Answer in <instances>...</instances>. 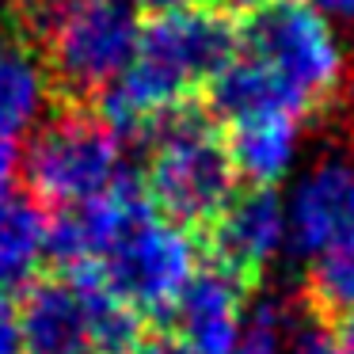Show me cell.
<instances>
[{
    "instance_id": "obj_12",
    "label": "cell",
    "mask_w": 354,
    "mask_h": 354,
    "mask_svg": "<svg viewBox=\"0 0 354 354\" xmlns=\"http://www.w3.org/2000/svg\"><path fill=\"white\" fill-rule=\"evenodd\" d=\"M297 118L270 115V118H248V122L221 126L229 156L236 164V176H244L252 187H270L286 176L297 145Z\"/></svg>"
},
{
    "instance_id": "obj_7",
    "label": "cell",
    "mask_w": 354,
    "mask_h": 354,
    "mask_svg": "<svg viewBox=\"0 0 354 354\" xmlns=\"http://www.w3.org/2000/svg\"><path fill=\"white\" fill-rule=\"evenodd\" d=\"M19 354H95L88 293L77 278L39 270L19 286Z\"/></svg>"
},
{
    "instance_id": "obj_6",
    "label": "cell",
    "mask_w": 354,
    "mask_h": 354,
    "mask_svg": "<svg viewBox=\"0 0 354 354\" xmlns=\"http://www.w3.org/2000/svg\"><path fill=\"white\" fill-rule=\"evenodd\" d=\"M282 236L286 214L274 187H248L198 232V259L244 293H255L282 248Z\"/></svg>"
},
{
    "instance_id": "obj_15",
    "label": "cell",
    "mask_w": 354,
    "mask_h": 354,
    "mask_svg": "<svg viewBox=\"0 0 354 354\" xmlns=\"http://www.w3.org/2000/svg\"><path fill=\"white\" fill-rule=\"evenodd\" d=\"M282 328H286L282 308L263 301V305H255L252 316L244 320L232 354H282Z\"/></svg>"
},
{
    "instance_id": "obj_21",
    "label": "cell",
    "mask_w": 354,
    "mask_h": 354,
    "mask_svg": "<svg viewBox=\"0 0 354 354\" xmlns=\"http://www.w3.org/2000/svg\"><path fill=\"white\" fill-rule=\"evenodd\" d=\"M335 335H339V343H343V351L354 354V316L343 320V324H335Z\"/></svg>"
},
{
    "instance_id": "obj_10",
    "label": "cell",
    "mask_w": 354,
    "mask_h": 354,
    "mask_svg": "<svg viewBox=\"0 0 354 354\" xmlns=\"http://www.w3.org/2000/svg\"><path fill=\"white\" fill-rule=\"evenodd\" d=\"M202 107L221 126L248 122V118H270V115H286V118H297V122L308 118V107L301 103V95L293 88H286L267 65L255 62L244 50L209 80Z\"/></svg>"
},
{
    "instance_id": "obj_18",
    "label": "cell",
    "mask_w": 354,
    "mask_h": 354,
    "mask_svg": "<svg viewBox=\"0 0 354 354\" xmlns=\"http://www.w3.org/2000/svg\"><path fill=\"white\" fill-rule=\"evenodd\" d=\"M16 164H19L16 138H8V133H0V194L8 191L12 176H16Z\"/></svg>"
},
{
    "instance_id": "obj_22",
    "label": "cell",
    "mask_w": 354,
    "mask_h": 354,
    "mask_svg": "<svg viewBox=\"0 0 354 354\" xmlns=\"http://www.w3.org/2000/svg\"><path fill=\"white\" fill-rule=\"evenodd\" d=\"M313 4H324V8H328V12H335V16L354 19V0H313Z\"/></svg>"
},
{
    "instance_id": "obj_13",
    "label": "cell",
    "mask_w": 354,
    "mask_h": 354,
    "mask_svg": "<svg viewBox=\"0 0 354 354\" xmlns=\"http://www.w3.org/2000/svg\"><path fill=\"white\" fill-rule=\"evenodd\" d=\"M46 221L42 206L27 194H0V286H24L46 263Z\"/></svg>"
},
{
    "instance_id": "obj_2",
    "label": "cell",
    "mask_w": 354,
    "mask_h": 354,
    "mask_svg": "<svg viewBox=\"0 0 354 354\" xmlns=\"http://www.w3.org/2000/svg\"><path fill=\"white\" fill-rule=\"evenodd\" d=\"M141 179L156 214L183 232H202L240 191L225 130L202 103L179 107L156 126Z\"/></svg>"
},
{
    "instance_id": "obj_17",
    "label": "cell",
    "mask_w": 354,
    "mask_h": 354,
    "mask_svg": "<svg viewBox=\"0 0 354 354\" xmlns=\"http://www.w3.org/2000/svg\"><path fill=\"white\" fill-rule=\"evenodd\" d=\"M0 354H19V320H16V301L0 290Z\"/></svg>"
},
{
    "instance_id": "obj_9",
    "label": "cell",
    "mask_w": 354,
    "mask_h": 354,
    "mask_svg": "<svg viewBox=\"0 0 354 354\" xmlns=\"http://www.w3.org/2000/svg\"><path fill=\"white\" fill-rule=\"evenodd\" d=\"M244 297L248 293L217 270H194L168 324L171 335L191 354H232L240 328H244Z\"/></svg>"
},
{
    "instance_id": "obj_19",
    "label": "cell",
    "mask_w": 354,
    "mask_h": 354,
    "mask_svg": "<svg viewBox=\"0 0 354 354\" xmlns=\"http://www.w3.org/2000/svg\"><path fill=\"white\" fill-rule=\"evenodd\" d=\"M206 4H214V8L229 12L232 19H244V16H252L255 8H263V4H270V0H206Z\"/></svg>"
},
{
    "instance_id": "obj_14",
    "label": "cell",
    "mask_w": 354,
    "mask_h": 354,
    "mask_svg": "<svg viewBox=\"0 0 354 354\" xmlns=\"http://www.w3.org/2000/svg\"><path fill=\"white\" fill-rule=\"evenodd\" d=\"M301 308L328 328L354 316V232L313 259L301 286Z\"/></svg>"
},
{
    "instance_id": "obj_11",
    "label": "cell",
    "mask_w": 354,
    "mask_h": 354,
    "mask_svg": "<svg viewBox=\"0 0 354 354\" xmlns=\"http://www.w3.org/2000/svg\"><path fill=\"white\" fill-rule=\"evenodd\" d=\"M42 103H50V84L39 50L12 19L0 16V133L16 138L31 130Z\"/></svg>"
},
{
    "instance_id": "obj_20",
    "label": "cell",
    "mask_w": 354,
    "mask_h": 354,
    "mask_svg": "<svg viewBox=\"0 0 354 354\" xmlns=\"http://www.w3.org/2000/svg\"><path fill=\"white\" fill-rule=\"evenodd\" d=\"M126 4L145 8L149 16H156V12H171V8H183V4H194V0H126Z\"/></svg>"
},
{
    "instance_id": "obj_3",
    "label": "cell",
    "mask_w": 354,
    "mask_h": 354,
    "mask_svg": "<svg viewBox=\"0 0 354 354\" xmlns=\"http://www.w3.org/2000/svg\"><path fill=\"white\" fill-rule=\"evenodd\" d=\"M118 156L122 138L95 103H50V118L24 153L27 198L50 209L80 206L115 183Z\"/></svg>"
},
{
    "instance_id": "obj_16",
    "label": "cell",
    "mask_w": 354,
    "mask_h": 354,
    "mask_svg": "<svg viewBox=\"0 0 354 354\" xmlns=\"http://www.w3.org/2000/svg\"><path fill=\"white\" fill-rule=\"evenodd\" d=\"M290 354H346V351H343V343H339L335 328L308 320L305 328L297 331V339H293Z\"/></svg>"
},
{
    "instance_id": "obj_8",
    "label": "cell",
    "mask_w": 354,
    "mask_h": 354,
    "mask_svg": "<svg viewBox=\"0 0 354 354\" xmlns=\"http://www.w3.org/2000/svg\"><path fill=\"white\" fill-rule=\"evenodd\" d=\"M293 248L320 255L354 232V160L328 156L305 176L290 206Z\"/></svg>"
},
{
    "instance_id": "obj_4",
    "label": "cell",
    "mask_w": 354,
    "mask_h": 354,
    "mask_svg": "<svg viewBox=\"0 0 354 354\" xmlns=\"http://www.w3.org/2000/svg\"><path fill=\"white\" fill-rule=\"evenodd\" d=\"M240 50L301 95L308 118L328 115L346 84V62L313 0H270L240 19Z\"/></svg>"
},
{
    "instance_id": "obj_1",
    "label": "cell",
    "mask_w": 354,
    "mask_h": 354,
    "mask_svg": "<svg viewBox=\"0 0 354 354\" xmlns=\"http://www.w3.org/2000/svg\"><path fill=\"white\" fill-rule=\"evenodd\" d=\"M240 54V19L194 0L141 24L133 62L95 100L118 138H153L179 107L202 103L209 80Z\"/></svg>"
},
{
    "instance_id": "obj_5",
    "label": "cell",
    "mask_w": 354,
    "mask_h": 354,
    "mask_svg": "<svg viewBox=\"0 0 354 354\" xmlns=\"http://www.w3.org/2000/svg\"><path fill=\"white\" fill-rule=\"evenodd\" d=\"M194 263H198V244L191 240V232L153 214L133 225L92 270L153 331H168L179 297L198 270Z\"/></svg>"
},
{
    "instance_id": "obj_23",
    "label": "cell",
    "mask_w": 354,
    "mask_h": 354,
    "mask_svg": "<svg viewBox=\"0 0 354 354\" xmlns=\"http://www.w3.org/2000/svg\"><path fill=\"white\" fill-rule=\"evenodd\" d=\"M0 290H4V286H0Z\"/></svg>"
}]
</instances>
